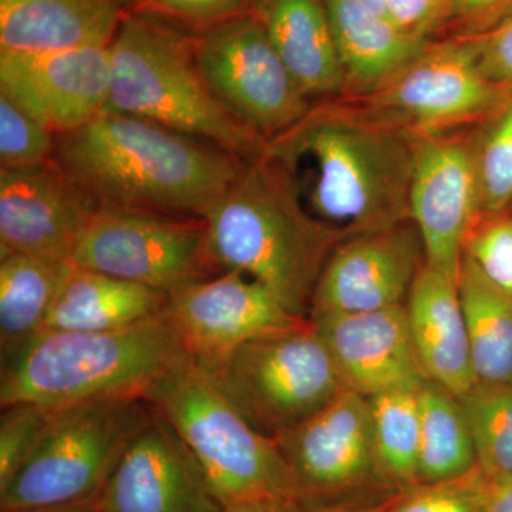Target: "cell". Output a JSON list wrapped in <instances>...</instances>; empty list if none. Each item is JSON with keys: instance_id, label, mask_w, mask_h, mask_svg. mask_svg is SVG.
I'll use <instances>...</instances> for the list:
<instances>
[{"instance_id": "obj_1", "label": "cell", "mask_w": 512, "mask_h": 512, "mask_svg": "<svg viewBox=\"0 0 512 512\" xmlns=\"http://www.w3.org/2000/svg\"><path fill=\"white\" fill-rule=\"evenodd\" d=\"M417 141L352 101L312 106L265 143L302 207L346 238L410 220Z\"/></svg>"}, {"instance_id": "obj_2", "label": "cell", "mask_w": 512, "mask_h": 512, "mask_svg": "<svg viewBox=\"0 0 512 512\" xmlns=\"http://www.w3.org/2000/svg\"><path fill=\"white\" fill-rule=\"evenodd\" d=\"M53 161L97 210L200 218L245 163L205 141L111 111L57 134Z\"/></svg>"}, {"instance_id": "obj_3", "label": "cell", "mask_w": 512, "mask_h": 512, "mask_svg": "<svg viewBox=\"0 0 512 512\" xmlns=\"http://www.w3.org/2000/svg\"><path fill=\"white\" fill-rule=\"evenodd\" d=\"M191 360L164 311L107 332L42 330L3 357L0 406L55 410L96 400H147Z\"/></svg>"}, {"instance_id": "obj_4", "label": "cell", "mask_w": 512, "mask_h": 512, "mask_svg": "<svg viewBox=\"0 0 512 512\" xmlns=\"http://www.w3.org/2000/svg\"><path fill=\"white\" fill-rule=\"evenodd\" d=\"M202 218L222 272L255 279L303 318L329 256L348 239L306 212L281 168L264 154L245 161Z\"/></svg>"}, {"instance_id": "obj_5", "label": "cell", "mask_w": 512, "mask_h": 512, "mask_svg": "<svg viewBox=\"0 0 512 512\" xmlns=\"http://www.w3.org/2000/svg\"><path fill=\"white\" fill-rule=\"evenodd\" d=\"M106 110L153 121L248 161L265 140L212 94L198 69L194 32L148 13L127 12L109 45Z\"/></svg>"}, {"instance_id": "obj_6", "label": "cell", "mask_w": 512, "mask_h": 512, "mask_svg": "<svg viewBox=\"0 0 512 512\" xmlns=\"http://www.w3.org/2000/svg\"><path fill=\"white\" fill-rule=\"evenodd\" d=\"M147 402L190 448L225 507L305 505L274 439L255 430L194 360L158 384Z\"/></svg>"}, {"instance_id": "obj_7", "label": "cell", "mask_w": 512, "mask_h": 512, "mask_svg": "<svg viewBox=\"0 0 512 512\" xmlns=\"http://www.w3.org/2000/svg\"><path fill=\"white\" fill-rule=\"evenodd\" d=\"M153 416L144 399H107L52 410L35 453L0 490V511L99 503L124 451Z\"/></svg>"}, {"instance_id": "obj_8", "label": "cell", "mask_w": 512, "mask_h": 512, "mask_svg": "<svg viewBox=\"0 0 512 512\" xmlns=\"http://www.w3.org/2000/svg\"><path fill=\"white\" fill-rule=\"evenodd\" d=\"M198 366L269 439L295 429L348 389L312 320L303 328L248 340Z\"/></svg>"}, {"instance_id": "obj_9", "label": "cell", "mask_w": 512, "mask_h": 512, "mask_svg": "<svg viewBox=\"0 0 512 512\" xmlns=\"http://www.w3.org/2000/svg\"><path fill=\"white\" fill-rule=\"evenodd\" d=\"M72 264L167 296L222 272L204 218L143 211H97L77 241Z\"/></svg>"}, {"instance_id": "obj_10", "label": "cell", "mask_w": 512, "mask_h": 512, "mask_svg": "<svg viewBox=\"0 0 512 512\" xmlns=\"http://www.w3.org/2000/svg\"><path fill=\"white\" fill-rule=\"evenodd\" d=\"M194 53L212 94L262 140L278 136L311 110L251 12L194 32Z\"/></svg>"}, {"instance_id": "obj_11", "label": "cell", "mask_w": 512, "mask_h": 512, "mask_svg": "<svg viewBox=\"0 0 512 512\" xmlns=\"http://www.w3.org/2000/svg\"><path fill=\"white\" fill-rule=\"evenodd\" d=\"M512 96L485 77L474 37L431 42L412 64L375 92L352 101L414 136L448 133L491 117Z\"/></svg>"}, {"instance_id": "obj_12", "label": "cell", "mask_w": 512, "mask_h": 512, "mask_svg": "<svg viewBox=\"0 0 512 512\" xmlns=\"http://www.w3.org/2000/svg\"><path fill=\"white\" fill-rule=\"evenodd\" d=\"M305 505L389 500L400 491L384 474L373 439L369 402L345 389L328 406L274 439Z\"/></svg>"}, {"instance_id": "obj_13", "label": "cell", "mask_w": 512, "mask_h": 512, "mask_svg": "<svg viewBox=\"0 0 512 512\" xmlns=\"http://www.w3.org/2000/svg\"><path fill=\"white\" fill-rule=\"evenodd\" d=\"M481 218L476 137H419L410 220L423 241L426 264L458 284L468 235Z\"/></svg>"}, {"instance_id": "obj_14", "label": "cell", "mask_w": 512, "mask_h": 512, "mask_svg": "<svg viewBox=\"0 0 512 512\" xmlns=\"http://www.w3.org/2000/svg\"><path fill=\"white\" fill-rule=\"evenodd\" d=\"M164 312L198 365L248 340L309 325L255 279L224 271L168 296Z\"/></svg>"}, {"instance_id": "obj_15", "label": "cell", "mask_w": 512, "mask_h": 512, "mask_svg": "<svg viewBox=\"0 0 512 512\" xmlns=\"http://www.w3.org/2000/svg\"><path fill=\"white\" fill-rule=\"evenodd\" d=\"M110 86L109 46L0 52V93L56 136L103 113Z\"/></svg>"}, {"instance_id": "obj_16", "label": "cell", "mask_w": 512, "mask_h": 512, "mask_svg": "<svg viewBox=\"0 0 512 512\" xmlns=\"http://www.w3.org/2000/svg\"><path fill=\"white\" fill-rule=\"evenodd\" d=\"M424 265L426 252L412 221L345 239L319 276L309 318L402 306Z\"/></svg>"}, {"instance_id": "obj_17", "label": "cell", "mask_w": 512, "mask_h": 512, "mask_svg": "<svg viewBox=\"0 0 512 512\" xmlns=\"http://www.w3.org/2000/svg\"><path fill=\"white\" fill-rule=\"evenodd\" d=\"M100 512H224L225 505L178 436L153 409L107 481Z\"/></svg>"}, {"instance_id": "obj_18", "label": "cell", "mask_w": 512, "mask_h": 512, "mask_svg": "<svg viewBox=\"0 0 512 512\" xmlns=\"http://www.w3.org/2000/svg\"><path fill=\"white\" fill-rule=\"evenodd\" d=\"M97 211L53 160L0 168V255L72 262L77 241Z\"/></svg>"}, {"instance_id": "obj_19", "label": "cell", "mask_w": 512, "mask_h": 512, "mask_svg": "<svg viewBox=\"0 0 512 512\" xmlns=\"http://www.w3.org/2000/svg\"><path fill=\"white\" fill-rule=\"evenodd\" d=\"M348 389L369 397L420 390L429 383L404 305L382 311L328 313L309 318Z\"/></svg>"}, {"instance_id": "obj_20", "label": "cell", "mask_w": 512, "mask_h": 512, "mask_svg": "<svg viewBox=\"0 0 512 512\" xmlns=\"http://www.w3.org/2000/svg\"><path fill=\"white\" fill-rule=\"evenodd\" d=\"M414 348L430 382L456 397L478 383L457 282L424 265L407 301Z\"/></svg>"}, {"instance_id": "obj_21", "label": "cell", "mask_w": 512, "mask_h": 512, "mask_svg": "<svg viewBox=\"0 0 512 512\" xmlns=\"http://www.w3.org/2000/svg\"><path fill=\"white\" fill-rule=\"evenodd\" d=\"M249 12L309 100L343 96L345 74L323 0H252Z\"/></svg>"}, {"instance_id": "obj_22", "label": "cell", "mask_w": 512, "mask_h": 512, "mask_svg": "<svg viewBox=\"0 0 512 512\" xmlns=\"http://www.w3.org/2000/svg\"><path fill=\"white\" fill-rule=\"evenodd\" d=\"M124 0H0V52L109 46Z\"/></svg>"}, {"instance_id": "obj_23", "label": "cell", "mask_w": 512, "mask_h": 512, "mask_svg": "<svg viewBox=\"0 0 512 512\" xmlns=\"http://www.w3.org/2000/svg\"><path fill=\"white\" fill-rule=\"evenodd\" d=\"M343 74V99H357L389 83L424 52L431 40L407 35L386 16L357 0H323Z\"/></svg>"}, {"instance_id": "obj_24", "label": "cell", "mask_w": 512, "mask_h": 512, "mask_svg": "<svg viewBox=\"0 0 512 512\" xmlns=\"http://www.w3.org/2000/svg\"><path fill=\"white\" fill-rule=\"evenodd\" d=\"M168 296L144 285L76 268L64 279L43 330L107 332L163 312Z\"/></svg>"}, {"instance_id": "obj_25", "label": "cell", "mask_w": 512, "mask_h": 512, "mask_svg": "<svg viewBox=\"0 0 512 512\" xmlns=\"http://www.w3.org/2000/svg\"><path fill=\"white\" fill-rule=\"evenodd\" d=\"M72 262L26 254L0 255L2 359L42 332Z\"/></svg>"}, {"instance_id": "obj_26", "label": "cell", "mask_w": 512, "mask_h": 512, "mask_svg": "<svg viewBox=\"0 0 512 512\" xmlns=\"http://www.w3.org/2000/svg\"><path fill=\"white\" fill-rule=\"evenodd\" d=\"M458 292L478 383L512 384V296L464 255Z\"/></svg>"}, {"instance_id": "obj_27", "label": "cell", "mask_w": 512, "mask_h": 512, "mask_svg": "<svg viewBox=\"0 0 512 512\" xmlns=\"http://www.w3.org/2000/svg\"><path fill=\"white\" fill-rule=\"evenodd\" d=\"M419 406V483H441L476 470V446L458 397L429 382L419 390Z\"/></svg>"}, {"instance_id": "obj_28", "label": "cell", "mask_w": 512, "mask_h": 512, "mask_svg": "<svg viewBox=\"0 0 512 512\" xmlns=\"http://www.w3.org/2000/svg\"><path fill=\"white\" fill-rule=\"evenodd\" d=\"M367 402L384 474L399 491L419 484V390H394Z\"/></svg>"}, {"instance_id": "obj_29", "label": "cell", "mask_w": 512, "mask_h": 512, "mask_svg": "<svg viewBox=\"0 0 512 512\" xmlns=\"http://www.w3.org/2000/svg\"><path fill=\"white\" fill-rule=\"evenodd\" d=\"M458 400L484 476L512 477V384L477 383Z\"/></svg>"}, {"instance_id": "obj_30", "label": "cell", "mask_w": 512, "mask_h": 512, "mask_svg": "<svg viewBox=\"0 0 512 512\" xmlns=\"http://www.w3.org/2000/svg\"><path fill=\"white\" fill-rule=\"evenodd\" d=\"M476 137L481 214H503L512 204V96Z\"/></svg>"}, {"instance_id": "obj_31", "label": "cell", "mask_w": 512, "mask_h": 512, "mask_svg": "<svg viewBox=\"0 0 512 512\" xmlns=\"http://www.w3.org/2000/svg\"><path fill=\"white\" fill-rule=\"evenodd\" d=\"M56 134L0 93V168L49 163Z\"/></svg>"}, {"instance_id": "obj_32", "label": "cell", "mask_w": 512, "mask_h": 512, "mask_svg": "<svg viewBox=\"0 0 512 512\" xmlns=\"http://www.w3.org/2000/svg\"><path fill=\"white\" fill-rule=\"evenodd\" d=\"M487 477L480 467L441 483L414 484L394 497L387 512H485Z\"/></svg>"}, {"instance_id": "obj_33", "label": "cell", "mask_w": 512, "mask_h": 512, "mask_svg": "<svg viewBox=\"0 0 512 512\" xmlns=\"http://www.w3.org/2000/svg\"><path fill=\"white\" fill-rule=\"evenodd\" d=\"M52 419V410L32 403L2 407L0 416V490L35 453Z\"/></svg>"}, {"instance_id": "obj_34", "label": "cell", "mask_w": 512, "mask_h": 512, "mask_svg": "<svg viewBox=\"0 0 512 512\" xmlns=\"http://www.w3.org/2000/svg\"><path fill=\"white\" fill-rule=\"evenodd\" d=\"M464 255L481 274L512 296V217L498 214L478 221L468 235Z\"/></svg>"}, {"instance_id": "obj_35", "label": "cell", "mask_w": 512, "mask_h": 512, "mask_svg": "<svg viewBox=\"0 0 512 512\" xmlns=\"http://www.w3.org/2000/svg\"><path fill=\"white\" fill-rule=\"evenodd\" d=\"M127 12L148 13L198 32L249 12L252 0H124Z\"/></svg>"}, {"instance_id": "obj_36", "label": "cell", "mask_w": 512, "mask_h": 512, "mask_svg": "<svg viewBox=\"0 0 512 512\" xmlns=\"http://www.w3.org/2000/svg\"><path fill=\"white\" fill-rule=\"evenodd\" d=\"M450 0H384L383 15L407 35L431 40L444 30Z\"/></svg>"}, {"instance_id": "obj_37", "label": "cell", "mask_w": 512, "mask_h": 512, "mask_svg": "<svg viewBox=\"0 0 512 512\" xmlns=\"http://www.w3.org/2000/svg\"><path fill=\"white\" fill-rule=\"evenodd\" d=\"M512 16V0H450L444 29L451 36H480Z\"/></svg>"}, {"instance_id": "obj_38", "label": "cell", "mask_w": 512, "mask_h": 512, "mask_svg": "<svg viewBox=\"0 0 512 512\" xmlns=\"http://www.w3.org/2000/svg\"><path fill=\"white\" fill-rule=\"evenodd\" d=\"M476 39L478 62L490 82L512 92V16Z\"/></svg>"}, {"instance_id": "obj_39", "label": "cell", "mask_w": 512, "mask_h": 512, "mask_svg": "<svg viewBox=\"0 0 512 512\" xmlns=\"http://www.w3.org/2000/svg\"><path fill=\"white\" fill-rule=\"evenodd\" d=\"M485 512H512V477L487 478Z\"/></svg>"}, {"instance_id": "obj_40", "label": "cell", "mask_w": 512, "mask_h": 512, "mask_svg": "<svg viewBox=\"0 0 512 512\" xmlns=\"http://www.w3.org/2000/svg\"><path fill=\"white\" fill-rule=\"evenodd\" d=\"M397 495V494H396ZM394 495V497H396ZM394 497L380 503L370 504H326V505H296L292 512H387Z\"/></svg>"}, {"instance_id": "obj_41", "label": "cell", "mask_w": 512, "mask_h": 512, "mask_svg": "<svg viewBox=\"0 0 512 512\" xmlns=\"http://www.w3.org/2000/svg\"><path fill=\"white\" fill-rule=\"evenodd\" d=\"M296 505L301 504L278 503V501H259V503L231 505V507H225L224 512H292Z\"/></svg>"}, {"instance_id": "obj_42", "label": "cell", "mask_w": 512, "mask_h": 512, "mask_svg": "<svg viewBox=\"0 0 512 512\" xmlns=\"http://www.w3.org/2000/svg\"><path fill=\"white\" fill-rule=\"evenodd\" d=\"M0 512H100L99 503L64 505V507L33 508V510H16Z\"/></svg>"}, {"instance_id": "obj_43", "label": "cell", "mask_w": 512, "mask_h": 512, "mask_svg": "<svg viewBox=\"0 0 512 512\" xmlns=\"http://www.w3.org/2000/svg\"><path fill=\"white\" fill-rule=\"evenodd\" d=\"M357 2H359L360 5L365 6V8L372 10V12L383 15L384 0H357Z\"/></svg>"}]
</instances>
